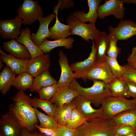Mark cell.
I'll return each mask as SVG.
<instances>
[{"label": "cell", "mask_w": 136, "mask_h": 136, "mask_svg": "<svg viewBox=\"0 0 136 136\" xmlns=\"http://www.w3.org/2000/svg\"><path fill=\"white\" fill-rule=\"evenodd\" d=\"M111 36L104 32H101L100 35L95 40L96 64L105 61V56Z\"/></svg>", "instance_id": "23"}, {"label": "cell", "mask_w": 136, "mask_h": 136, "mask_svg": "<svg viewBox=\"0 0 136 136\" xmlns=\"http://www.w3.org/2000/svg\"><path fill=\"white\" fill-rule=\"evenodd\" d=\"M102 1L101 0H88L89 10L87 13H86L84 11L78 10L72 14L83 22H89L90 23H95L98 17L97 8Z\"/></svg>", "instance_id": "22"}, {"label": "cell", "mask_w": 136, "mask_h": 136, "mask_svg": "<svg viewBox=\"0 0 136 136\" xmlns=\"http://www.w3.org/2000/svg\"><path fill=\"white\" fill-rule=\"evenodd\" d=\"M109 85V92L111 96L126 97L128 88L125 80L123 78H116Z\"/></svg>", "instance_id": "29"}, {"label": "cell", "mask_w": 136, "mask_h": 136, "mask_svg": "<svg viewBox=\"0 0 136 136\" xmlns=\"http://www.w3.org/2000/svg\"><path fill=\"white\" fill-rule=\"evenodd\" d=\"M66 22L70 26V35L79 36L87 42H89V40H95L101 33L96 28L94 23L86 24L80 20L72 14L67 17Z\"/></svg>", "instance_id": "5"}, {"label": "cell", "mask_w": 136, "mask_h": 136, "mask_svg": "<svg viewBox=\"0 0 136 136\" xmlns=\"http://www.w3.org/2000/svg\"><path fill=\"white\" fill-rule=\"evenodd\" d=\"M34 77L25 72L18 75L14 79L12 86L19 90L23 91L29 89L32 84Z\"/></svg>", "instance_id": "30"}, {"label": "cell", "mask_w": 136, "mask_h": 136, "mask_svg": "<svg viewBox=\"0 0 136 136\" xmlns=\"http://www.w3.org/2000/svg\"><path fill=\"white\" fill-rule=\"evenodd\" d=\"M128 65L136 70V46L133 47L127 59Z\"/></svg>", "instance_id": "41"}, {"label": "cell", "mask_w": 136, "mask_h": 136, "mask_svg": "<svg viewBox=\"0 0 136 136\" xmlns=\"http://www.w3.org/2000/svg\"><path fill=\"white\" fill-rule=\"evenodd\" d=\"M93 85L89 87H84L81 86L74 79L70 86L75 90L79 94L89 100L95 107L101 105L106 99L111 96L109 92V85L99 80H94Z\"/></svg>", "instance_id": "2"}, {"label": "cell", "mask_w": 136, "mask_h": 136, "mask_svg": "<svg viewBox=\"0 0 136 136\" xmlns=\"http://www.w3.org/2000/svg\"><path fill=\"white\" fill-rule=\"evenodd\" d=\"M40 133L47 136H57L56 131L52 129L42 128L39 126L38 125L36 126Z\"/></svg>", "instance_id": "43"}, {"label": "cell", "mask_w": 136, "mask_h": 136, "mask_svg": "<svg viewBox=\"0 0 136 136\" xmlns=\"http://www.w3.org/2000/svg\"><path fill=\"white\" fill-rule=\"evenodd\" d=\"M79 94L75 90L69 85L59 88L50 101L57 107H60L71 102Z\"/></svg>", "instance_id": "19"}, {"label": "cell", "mask_w": 136, "mask_h": 136, "mask_svg": "<svg viewBox=\"0 0 136 136\" xmlns=\"http://www.w3.org/2000/svg\"><path fill=\"white\" fill-rule=\"evenodd\" d=\"M112 120L115 126L126 125L136 128V108L123 111L114 116Z\"/></svg>", "instance_id": "25"}, {"label": "cell", "mask_w": 136, "mask_h": 136, "mask_svg": "<svg viewBox=\"0 0 136 136\" xmlns=\"http://www.w3.org/2000/svg\"><path fill=\"white\" fill-rule=\"evenodd\" d=\"M2 47L10 54L19 59H31L30 54L23 44L18 42L16 39L2 43Z\"/></svg>", "instance_id": "17"}, {"label": "cell", "mask_w": 136, "mask_h": 136, "mask_svg": "<svg viewBox=\"0 0 136 136\" xmlns=\"http://www.w3.org/2000/svg\"><path fill=\"white\" fill-rule=\"evenodd\" d=\"M57 82L51 76L49 70H47L34 77L29 89L32 92H38L43 87L57 84Z\"/></svg>", "instance_id": "26"}, {"label": "cell", "mask_w": 136, "mask_h": 136, "mask_svg": "<svg viewBox=\"0 0 136 136\" xmlns=\"http://www.w3.org/2000/svg\"><path fill=\"white\" fill-rule=\"evenodd\" d=\"M56 18L54 13L49 14L44 17H41L38 20L39 26L37 32L31 36V39L34 43L39 47L42 42L46 39L49 38L51 33L48 26L51 22Z\"/></svg>", "instance_id": "16"}, {"label": "cell", "mask_w": 136, "mask_h": 136, "mask_svg": "<svg viewBox=\"0 0 136 136\" xmlns=\"http://www.w3.org/2000/svg\"><path fill=\"white\" fill-rule=\"evenodd\" d=\"M76 107L73 100L61 107H57L53 117L59 126L66 125L72 112Z\"/></svg>", "instance_id": "27"}, {"label": "cell", "mask_w": 136, "mask_h": 136, "mask_svg": "<svg viewBox=\"0 0 136 136\" xmlns=\"http://www.w3.org/2000/svg\"><path fill=\"white\" fill-rule=\"evenodd\" d=\"M76 107L86 120L89 121L103 117V110L100 108L95 109L91 105V102L84 96L79 94L73 99Z\"/></svg>", "instance_id": "10"}, {"label": "cell", "mask_w": 136, "mask_h": 136, "mask_svg": "<svg viewBox=\"0 0 136 136\" xmlns=\"http://www.w3.org/2000/svg\"><path fill=\"white\" fill-rule=\"evenodd\" d=\"M50 65V55L45 54L31 58L27 64L26 72L34 77L49 70Z\"/></svg>", "instance_id": "15"}, {"label": "cell", "mask_w": 136, "mask_h": 136, "mask_svg": "<svg viewBox=\"0 0 136 136\" xmlns=\"http://www.w3.org/2000/svg\"><path fill=\"white\" fill-rule=\"evenodd\" d=\"M91 51L88 57L84 60L73 63L70 66L74 72L75 79L81 78L86 81L87 75L96 64L95 50L92 41Z\"/></svg>", "instance_id": "8"}, {"label": "cell", "mask_w": 136, "mask_h": 136, "mask_svg": "<svg viewBox=\"0 0 136 136\" xmlns=\"http://www.w3.org/2000/svg\"><path fill=\"white\" fill-rule=\"evenodd\" d=\"M16 75L7 65L3 68L0 74V90L2 95L6 94L9 90Z\"/></svg>", "instance_id": "28"}, {"label": "cell", "mask_w": 136, "mask_h": 136, "mask_svg": "<svg viewBox=\"0 0 136 136\" xmlns=\"http://www.w3.org/2000/svg\"><path fill=\"white\" fill-rule=\"evenodd\" d=\"M125 136H136V129L132 133Z\"/></svg>", "instance_id": "48"}, {"label": "cell", "mask_w": 136, "mask_h": 136, "mask_svg": "<svg viewBox=\"0 0 136 136\" xmlns=\"http://www.w3.org/2000/svg\"><path fill=\"white\" fill-rule=\"evenodd\" d=\"M31 98L24 91L19 90L12 98V103L9 106V111L22 127L31 132L36 130L39 121L31 104Z\"/></svg>", "instance_id": "1"}, {"label": "cell", "mask_w": 136, "mask_h": 136, "mask_svg": "<svg viewBox=\"0 0 136 136\" xmlns=\"http://www.w3.org/2000/svg\"><path fill=\"white\" fill-rule=\"evenodd\" d=\"M17 12L25 25L32 24L43 17L42 8L39 2L35 0H24L17 8Z\"/></svg>", "instance_id": "6"}, {"label": "cell", "mask_w": 136, "mask_h": 136, "mask_svg": "<svg viewBox=\"0 0 136 136\" xmlns=\"http://www.w3.org/2000/svg\"><path fill=\"white\" fill-rule=\"evenodd\" d=\"M116 79L112 73L106 60L95 64L87 76V79L89 80H100L108 85Z\"/></svg>", "instance_id": "13"}, {"label": "cell", "mask_w": 136, "mask_h": 136, "mask_svg": "<svg viewBox=\"0 0 136 136\" xmlns=\"http://www.w3.org/2000/svg\"><path fill=\"white\" fill-rule=\"evenodd\" d=\"M22 19L18 15L13 19L0 20V36L3 39H16L21 34Z\"/></svg>", "instance_id": "9"}, {"label": "cell", "mask_w": 136, "mask_h": 136, "mask_svg": "<svg viewBox=\"0 0 136 136\" xmlns=\"http://www.w3.org/2000/svg\"><path fill=\"white\" fill-rule=\"evenodd\" d=\"M122 66L124 68L125 71L122 78L125 80L136 84V70L127 64Z\"/></svg>", "instance_id": "37"}, {"label": "cell", "mask_w": 136, "mask_h": 136, "mask_svg": "<svg viewBox=\"0 0 136 136\" xmlns=\"http://www.w3.org/2000/svg\"><path fill=\"white\" fill-rule=\"evenodd\" d=\"M58 55V61L61 71L60 77L57 84L60 88L69 85L75 79L74 73L69 65L68 58L63 50L59 51Z\"/></svg>", "instance_id": "14"}, {"label": "cell", "mask_w": 136, "mask_h": 136, "mask_svg": "<svg viewBox=\"0 0 136 136\" xmlns=\"http://www.w3.org/2000/svg\"><path fill=\"white\" fill-rule=\"evenodd\" d=\"M0 58L4 62L15 75L26 72L27 65L30 59H23L17 58L8 54L0 49Z\"/></svg>", "instance_id": "18"}, {"label": "cell", "mask_w": 136, "mask_h": 136, "mask_svg": "<svg viewBox=\"0 0 136 136\" xmlns=\"http://www.w3.org/2000/svg\"><path fill=\"white\" fill-rule=\"evenodd\" d=\"M101 105L103 117L110 119L125 111L136 108L133 99H129L124 97L110 96L104 100Z\"/></svg>", "instance_id": "4"}, {"label": "cell", "mask_w": 136, "mask_h": 136, "mask_svg": "<svg viewBox=\"0 0 136 136\" xmlns=\"http://www.w3.org/2000/svg\"><path fill=\"white\" fill-rule=\"evenodd\" d=\"M87 121L76 107L71 112L66 126L68 127L76 129Z\"/></svg>", "instance_id": "33"}, {"label": "cell", "mask_w": 136, "mask_h": 136, "mask_svg": "<svg viewBox=\"0 0 136 136\" xmlns=\"http://www.w3.org/2000/svg\"><path fill=\"white\" fill-rule=\"evenodd\" d=\"M127 87V91L126 97H136V84L131 81H126Z\"/></svg>", "instance_id": "40"}, {"label": "cell", "mask_w": 136, "mask_h": 136, "mask_svg": "<svg viewBox=\"0 0 136 136\" xmlns=\"http://www.w3.org/2000/svg\"><path fill=\"white\" fill-rule=\"evenodd\" d=\"M133 99H134V101H135V102L136 105V97L134 98H133Z\"/></svg>", "instance_id": "50"}, {"label": "cell", "mask_w": 136, "mask_h": 136, "mask_svg": "<svg viewBox=\"0 0 136 136\" xmlns=\"http://www.w3.org/2000/svg\"><path fill=\"white\" fill-rule=\"evenodd\" d=\"M57 136H77L76 129H72L66 125L59 126L56 131Z\"/></svg>", "instance_id": "38"}, {"label": "cell", "mask_w": 136, "mask_h": 136, "mask_svg": "<svg viewBox=\"0 0 136 136\" xmlns=\"http://www.w3.org/2000/svg\"><path fill=\"white\" fill-rule=\"evenodd\" d=\"M21 136H32L31 133L25 128L23 127Z\"/></svg>", "instance_id": "44"}, {"label": "cell", "mask_w": 136, "mask_h": 136, "mask_svg": "<svg viewBox=\"0 0 136 136\" xmlns=\"http://www.w3.org/2000/svg\"><path fill=\"white\" fill-rule=\"evenodd\" d=\"M74 42L72 37L61 38L53 41H49L46 38L42 42L39 47L44 54H47L58 47H64L65 49H70L73 47Z\"/></svg>", "instance_id": "24"}, {"label": "cell", "mask_w": 136, "mask_h": 136, "mask_svg": "<svg viewBox=\"0 0 136 136\" xmlns=\"http://www.w3.org/2000/svg\"><path fill=\"white\" fill-rule=\"evenodd\" d=\"M115 127L112 119L102 117L87 121L76 129L77 136H114Z\"/></svg>", "instance_id": "3"}, {"label": "cell", "mask_w": 136, "mask_h": 136, "mask_svg": "<svg viewBox=\"0 0 136 136\" xmlns=\"http://www.w3.org/2000/svg\"><path fill=\"white\" fill-rule=\"evenodd\" d=\"M59 88L57 84L42 88L38 92L39 98L50 100L56 93Z\"/></svg>", "instance_id": "36"}, {"label": "cell", "mask_w": 136, "mask_h": 136, "mask_svg": "<svg viewBox=\"0 0 136 136\" xmlns=\"http://www.w3.org/2000/svg\"><path fill=\"white\" fill-rule=\"evenodd\" d=\"M31 35L30 29L27 27L21 30L20 36L16 39L18 43L24 45L27 48L33 58L42 55L44 54L39 47L35 45L31 39Z\"/></svg>", "instance_id": "21"}, {"label": "cell", "mask_w": 136, "mask_h": 136, "mask_svg": "<svg viewBox=\"0 0 136 136\" xmlns=\"http://www.w3.org/2000/svg\"><path fill=\"white\" fill-rule=\"evenodd\" d=\"M60 4L59 9L61 10L71 8L74 7V3L72 0H60Z\"/></svg>", "instance_id": "42"}, {"label": "cell", "mask_w": 136, "mask_h": 136, "mask_svg": "<svg viewBox=\"0 0 136 136\" xmlns=\"http://www.w3.org/2000/svg\"><path fill=\"white\" fill-rule=\"evenodd\" d=\"M114 136H122L119 135L115 134Z\"/></svg>", "instance_id": "49"}, {"label": "cell", "mask_w": 136, "mask_h": 136, "mask_svg": "<svg viewBox=\"0 0 136 136\" xmlns=\"http://www.w3.org/2000/svg\"><path fill=\"white\" fill-rule=\"evenodd\" d=\"M124 3L134 4L136 5V0H123Z\"/></svg>", "instance_id": "46"}, {"label": "cell", "mask_w": 136, "mask_h": 136, "mask_svg": "<svg viewBox=\"0 0 136 136\" xmlns=\"http://www.w3.org/2000/svg\"><path fill=\"white\" fill-rule=\"evenodd\" d=\"M136 129L131 126L126 125H120L115 126V134L122 136L128 135L133 132Z\"/></svg>", "instance_id": "39"}, {"label": "cell", "mask_w": 136, "mask_h": 136, "mask_svg": "<svg viewBox=\"0 0 136 136\" xmlns=\"http://www.w3.org/2000/svg\"><path fill=\"white\" fill-rule=\"evenodd\" d=\"M58 1L57 4L53 8V12L56 15L55 22L54 25L49 29L51 35L49 39H52L54 40L61 38H66L70 36L69 25L61 23L58 20V12L60 1Z\"/></svg>", "instance_id": "20"}, {"label": "cell", "mask_w": 136, "mask_h": 136, "mask_svg": "<svg viewBox=\"0 0 136 136\" xmlns=\"http://www.w3.org/2000/svg\"><path fill=\"white\" fill-rule=\"evenodd\" d=\"M0 136H3V135L2 134H0Z\"/></svg>", "instance_id": "51"}, {"label": "cell", "mask_w": 136, "mask_h": 136, "mask_svg": "<svg viewBox=\"0 0 136 136\" xmlns=\"http://www.w3.org/2000/svg\"><path fill=\"white\" fill-rule=\"evenodd\" d=\"M32 136H47L44 134L36 131L31 132Z\"/></svg>", "instance_id": "45"}, {"label": "cell", "mask_w": 136, "mask_h": 136, "mask_svg": "<svg viewBox=\"0 0 136 136\" xmlns=\"http://www.w3.org/2000/svg\"><path fill=\"white\" fill-rule=\"evenodd\" d=\"M105 60L114 77L116 78H122L124 73V68L123 66L119 64L117 59L110 57L106 55Z\"/></svg>", "instance_id": "34"}, {"label": "cell", "mask_w": 136, "mask_h": 136, "mask_svg": "<svg viewBox=\"0 0 136 136\" xmlns=\"http://www.w3.org/2000/svg\"><path fill=\"white\" fill-rule=\"evenodd\" d=\"M22 128L9 111L1 115L0 134L3 136H21Z\"/></svg>", "instance_id": "11"}, {"label": "cell", "mask_w": 136, "mask_h": 136, "mask_svg": "<svg viewBox=\"0 0 136 136\" xmlns=\"http://www.w3.org/2000/svg\"><path fill=\"white\" fill-rule=\"evenodd\" d=\"M109 35L114 36L118 40H125L136 35V22L128 20H121L117 26L108 27Z\"/></svg>", "instance_id": "12"}, {"label": "cell", "mask_w": 136, "mask_h": 136, "mask_svg": "<svg viewBox=\"0 0 136 136\" xmlns=\"http://www.w3.org/2000/svg\"><path fill=\"white\" fill-rule=\"evenodd\" d=\"M34 108L37 118L40 122L38 126L42 128L50 129L56 131L59 126L54 117L45 114L37 108Z\"/></svg>", "instance_id": "32"}, {"label": "cell", "mask_w": 136, "mask_h": 136, "mask_svg": "<svg viewBox=\"0 0 136 136\" xmlns=\"http://www.w3.org/2000/svg\"><path fill=\"white\" fill-rule=\"evenodd\" d=\"M118 40L114 36H111L107 50L106 54L109 57L117 59L121 52V49L117 45Z\"/></svg>", "instance_id": "35"}, {"label": "cell", "mask_w": 136, "mask_h": 136, "mask_svg": "<svg viewBox=\"0 0 136 136\" xmlns=\"http://www.w3.org/2000/svg\"><path fill=\"white\" fill-rule=\"evenodd\" d=\"M3 62L2 60L0 59V70H1L3 67L4 64L3 63Z\"/></svg>", "instance_id": "47"}, {"label": "cell", "mask_w": 136, "mask_h": 136, "mask_svg": "<svg viewBox=\"0 0 136 136\" xmlns=\"http://www.w3.org/2000/svg\"><path fill=\"white\" fill-rule=\"evenodd\" d=\"M31 102L32 106L34 108H40L44 111L48 115L53 117L56 111L57 107L47 100L35 97L31 98Z\"/></svg>", "instance_id": "31"}, {"label": "cell", "mask_w": 136, "mask_h": 136, "mask_svg": "<svg viewBox=\"0 0 136 136\" xmlns=\"http://www.w3.org/2000/svg\"><path fill=\"white\" fill-rule=\"evenodd\" d=\"M124 3L123 0L105 1L104 4L98 7V17L103 19L106 16L112 15L116 18L122 20L125 15Z\"/></svg>", "instance_id": "7"}]
</instances>
